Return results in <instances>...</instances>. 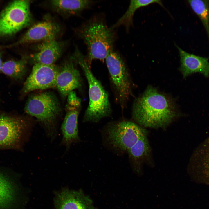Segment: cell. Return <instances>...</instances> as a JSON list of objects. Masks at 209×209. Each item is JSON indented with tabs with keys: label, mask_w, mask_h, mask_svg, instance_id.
Segmentation results:
<instances>
[{
	"label": "cell",
	"mask_w": 209,
	"mask_h": 209,
	"mask_svg": "<svg viewBox=\"0 0 209 209\" xmlns=\"http://www.w3.org/2000/svg\"><path fill=\"white\" fill-rule=\"evenodd\" d=\"M132 117L139 125L153 128H165L178 115L172 100L149 86L133 104Z\"/></svg>",
	"instance_id": "cell-1"
},
{
	"label": "cell",
	"mask_w": 209,
	"mask_h": 209,
	"mask_svg": "<svg viewBox=\"0 0 209 209\" xmlns=\"http://www.w3.org/2000/svg\"><path fill=\"white\" fill-rule=\"evenodd\" d=\"M77 34L87 47L85 57L90 65L93 60L105 59L113 50L115 33L102 19L94 17L90 19L78 28Z\"/></svg>",
	"instance_id": "cell-2"
},
{
	"label": "cell",
	"mask_w": 209,
	"mask_h": 209,
	"mask_svg": "<svg viewBox=\"0 0 209 209\" xmlns=\"http://www.w3.org/2000/svg\"><path fill=\"white\" fill-rule=\"evenodd\" d=\"M82 69L89 85V101L84 116V122H97L102 118L109 116L112 109L108 93L101 82L93 74L90 65L77 48L71 56Z\"/></svg>",
	"instance_id": "cell-3"
},
{
	"label": "cell",
	"mask_w": 209,
	"mask_h": 209,
	"mask_svg": "<svg viewBox=\"0 0 209 209\" xmlns=\"http://www.w3.org/2000/svg\"><path fill=\"white\" fill-rule=\"evenodd\" d=\"M24 110L37 119L51 140L55 138L57 134V121L62 109L53 93L43 92L31 95L26 102Z\"/></svg>",
	"instance_id": "cell-4"
},
{
	"label": "cell",
	"mask_w": 209,
	"mask_h": 209,
	"mask_svg": "<svg viewBox=\"0 0 209 209\" xmlns=\"http://www.w3.org/2000/svg\"><path fill=\"white\" fill-rule=\"evenodd\" d=\"M105 60L116 100L123 109L131 93L127 68L120 55L114 50L108 54Z\"/></svg>",
	"instance_id": "cell-5"
},
{
	"label": "cell",
	"mask_w": 209,
	"mask_h": 209,
	"mask_svg": "<svg viewBox=\"0 0 209 209\" xmlns=\"http://www.w3.org/2000/svg\"><path fill=\"white\" fill-rule=\"evenodd\" d=\"M34 123L31 119L0 116V148L19 147L30 136Z\"/></svg>",
	"instance_id": "cell-6"
},
{
	"label": "cell",
	"mask_w": 209,
	"mask_h": 209,
	"mask_svg": "<svg viewBox=\"0 0 209 209\" xmlns=\"http://www.w3.org/2000/svg\"><path fill=\"white\" fill-rule=\"evenodd\" d=\"M30 3L29 0H15L5 8L0 14V36L14 35L31 24Z\"/></svg>",
	"instance_id": "cell-7"
},
{
	"label": "cell",
	"mask_w": 209,
	"mask_h": 209,
	"mask_svg": "<svg viewBox=\"0 0 209 209\" xmlns=\"http://www.w3.org/2000/svg\"><path fill=\"white\" fill-rule=\"evenodd\" d=\"M107 130L110 144L116 149L122 151H128L147 133L146 129L127 121L112 123L108 126Z\"/></svg>",
	"instance_id": "cell-8"
},
{
	"label": "cell",
	"mask_w": 209,
	"mask_h": 209,
	"mask_svg": "<svg viewBox=\"0 0 209 209\" xmlns=\"http://www.w3.org/2000/svg\"><path fill=\"white\" fill-rule=\"evenodd\" d=\"M67 97L66 114L61 127L62 138L61 143L65 147L66 151L72 143L80 140L78 122L81 105V100L74 91L70 93Z\"/></svg>",
	"instance_id": "cell-9"
},
{
	"label": "cell",
	"mask_w": 209,
	"mask_h": 209,
	"mask_svg": "<svg viewBox=\"0 0 209 209\" xmlns=\"http://www.w3.org/2000/svg\"><path fill=\"white\" fill-rule=\"evenodd\" d=\"M59 68L54 64H34L31 73L24 83L23 93H26L37 90L56 88Z\"/></svg>",
	"instance_id": "cell-10"
},
{
	"label": "cell",
	"mask_w": 209,
	"mask_h": 209,
	"mask_svg": "<svg viewBox=\"0 0 209 209\" xmlns=\"http://www.w3.org/2000/svg\"><path fill=\"white\" fill-rule=\"evenodd\" d=\"M75 62L71 57L64 61L60 67L57 75L56 88L63 98L76 89L82 86L81 78L75 67Z\"/></svg>",
	"instance_id": "cell-11"
},
{
	"label": "cell",
	"mask_w": 209,
	"mask_h": 209,
	"mask_svg": "<svg viewBox=\"0 0 209 209\" xmlns=\"http://www.w3.org/2000/svg\"><path fill=\"white\" fill-rule=\"evenodd\" d=\"M60 31V26L55 22L48 20L41 21L33 25L20 39L9 46L56 39Z\"/></svg>",
	"instance_id": "cell-12"
},
{
	"label": "cell",
	"mask_w": 209,
	"mask_h": 209,
	"mask_svg": "<svg viewBox=\"0 0 209 209\" xmlns=\"http://www.w3.org/2000/svg\"><path fill=\"white\" fill-rule=\"evenodd\" d=\"M65 45L64 42L55 39L43 42L38 46L37 52L27 57L28 61L33 65L54 64L62 55Z\"/></svg>",
	"instance_id": "cell-13"
},
{
	"label": "cell",
	"mask_w": 209,
	"mask_h": 209,
	"mask_svg": "<svg viewBox=\"0 0 209 209\" xmlns=\"http://www.w3.org/2000/svg\"><path fill=\"white\" fill-rule=\"evenodd\" d=\"M55 209H96L91 199L81 190L64 189L55 199Z\"/></svg>",
	"instance_id": "cell-14"
},
{
	"label": "cell",
	"mask_w": 209,
	"mask_h": 209,
	"mask_svg": "<svg viewBox=\"0 0 209 209\" xmlns=\"http://www.w3.org/2000/svg\"><path fill=\"white\" fill-rule=\"evenodd\" d=\"M188 170L209 181V137L201 142L191 155Z\"/></svg>",
	"instance_id": "cell-15"
},
{
	"label": "cell",
	"mask_w": 209,
	"mask_h": 209,
	"mask_svg": "<svg viewBox=\"0 0 209 209\" xmlns=\"http://www.w3.org/2000/svg\"><path fill=\"white\" fill-rule=\"evenodd\" d=\"M180 57L179 69L184 78L195 73L209 76V62L208 58L189 53L177 45Z\"/></svg>",
	"instance_id": "cell-16"
},
{
	"label": "cell",
	"mask_w": 209,
	"mask_h": 209,
	"mask_svg": "<svg viewBox=\"0 0 209 209\" xmlns=\"http://www.w3.org/2000/svg\"><path fill=\"white\" fill-rule=\"evenodd\" d=\"M151 151L147 136L139 139L128 150L132 168L138 175L142 174L143 164L152 163Z\"/></svg>",
	"instance_id": "cell-17"
},
{
	"label": "cell",
	"mask_w": 209,
	"mask_h": 209,
	"mask_svg": "<svg viewBox=\"0 0 209 209\" xmlns=\"http://www.w3.org/2000/svg\"><path fill=\"white\" fill-rule=\"evenodd\" d=\"M53 8L58 12L66 15H78L89 8L94 3L89 0H52L50 2Z\"/></svg>",
	"instance_id": "cell-18"
},
{
	"label": "cell",
	"mask_w": 209,
	"mask_h": 209,
	"mask_svg": "<svg viewBox=\"0 0 209 209\" xmlns=\"http://www.w3.org/2000/svg\"><path fill=\"white\" fill-rule=\"evenodd\" d=\"M153 3H157L163 6L161 1L156 0H131L127 10L124 15L110 28L112 29L123 26L128 32L133 25V17L135 11L139 8Z\"/></svg>",
	"instance_id": "cell-19"
},
{
	"label": "cell",
	"mask_w": 209,
	"mask_h": 209,
	"mask_svg": "<svg viewBox=\"0 0 209 209\" xmlns=\"http://www.w3.org/2000/svg\"><path fill=\"white\" fill-rule=\"evenodd\" d=\"M28 62L27 57L18 60H9L3 62L1 72L12 78L20 79L25 75Z\"/></svg>",
	"instance_id": "cell-20"
},
{
	"label": "cell",
	"mask_w": 209,
	"mask_h": 209,
	"mask_svg": "<svg viewBox=\"0 0 209 209\" xmlns=\"http://www.w3.org/2000/svg\"><path fill=\"white\" fill-rule=\"evenodd\" d=\"M188 2L200 19L209 40V1L190 0Z\"/></svg>",
	"instance_id": "cell-21"
},
{
	"label": "cell",
	"mask_w": 209,
	"mask_h": 209,
	"mask_svg": "<svg viewBox=\"0 0 209 209\" xmlns=\"http://www.w3.org/2000/svg\"><path fill=\"white\" fill-rule=\"evenodd\" d=\"M15 190L9 180L0 174V208L9 206L14 200Z\"/></svg>",
	"instance_id": "cell-22"
},
{
	"label": "cell",
	"mask_w": 209,
	"mask_h": 209,
	"mask_svg": "<svg viewBox=\"0 0 209 209\" xmlns=\"http://www.w3.org/2000/svg\"><path fill=\"white\" fill-rule=\"evenodd\" d=\"M3 62L2 61L1 56L0 53V72H1V68Z\"/></svg>",
	"instance_id": "cell-23"
}]
</instances>
